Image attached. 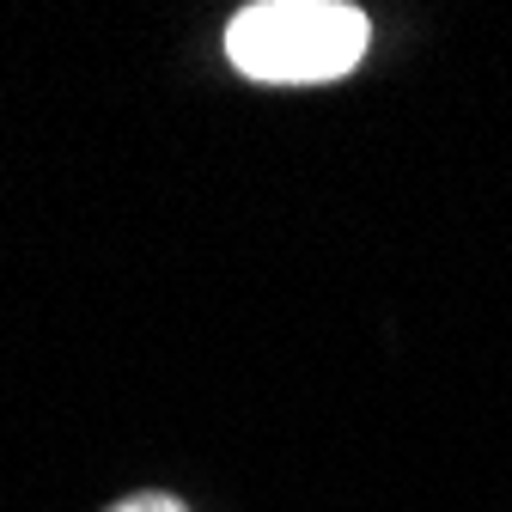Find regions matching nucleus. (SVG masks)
Here are the masks:
<instances>
[{
  "mask_svg": "<svg viewBox=\"0 0 512 512\" xmlns=\"http://www.w3.org/2000/svg\"><path fill=\"white\" fill-rule=\"evenodd\" d=\"M372 49V25L342 0H263L226 25V55L244 80L317 86L354 74Z\"/></svg>",
  "mask_w": 512,
  "mask_h": 512,
  "instance_id": "1",
  "label": "nucleus"
},
{
  "mask_svg": "<svg viewBox=\"0 0 512 512\" xmlns=\"http://www.w3.org/2000/svg\"><path fill=\"white\" fill-rule=\"evenodd\" d=\"M110 512H189V506L171 500V494H135V500H122V506H110Z\"/></svg>",
  "mask_w": 512,
  "mask_h": 512,
  "instance_id": "2",
  "label": "nucleus"
}]
</instances>
